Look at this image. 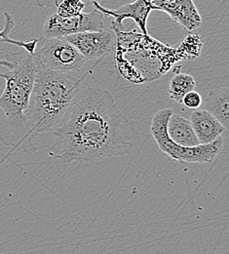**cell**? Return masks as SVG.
<instances>
[{"label": "cell", "mask_w": 229, "mask_h": 254, "mask_svg": "<svg viewBox=\"0 0 229 254\" xmlns=\"http://www.w3.org/2000/svg\"><path fill=\"white\" fill-rule=\"evenodd\" d=\"M69 109L67 120L52 132L61 142V152L50 157L63 163L120 158L139 144L135 124L120 112L109 92L88 87Z\"/></svg>", "instance_id": "1"}, {"label": "cell", "mask_w": 229, "mask_h": 254, "mask_svg": "<svg viewBox=\"0 0 229 254\" xmlns=\"http://www.w3.org/2000/svg\"><path fill=\"white\" fill-rule=\"evenodd\" d=\"M13 67L2 72L5 88L0 96V141L13 149L34 154L36 146L26 119L36 73V58L26 51L8 52Z\"/></svg>", "instance_id": "2"}, {"label": "cell", "mask_w": 229, "mask_h": 254, "mask_svg": "<svg viewBox=\"0 0 229 254\" xmlns=\"http://www.w3.org/2000/svg\"><path fill=\"white\" fill-rule=\"evenodd\" d=\"M81 77L44 66L36 60V73L26 119L33 138L53 132L80 91Z\"/></svg>", "instance_id": "3"}, {"label": "cell", "mask_w": 229, "mask_h": 254, "mask_svg": "<svg viewBox=\"0 0 229 254\" xmlns=\"http://www.w3.org/2000/svg\"><path fill=\"white\" fill-rule=\"evenodd\" d=\"M174 114L171 109L158 111L152 118L150 131L159 149L171 159L180 162L208 163L213 161L224 148L223 136L209 144H199L194 147H182L175 144L168 136L167 125L169 118Z\"/></svg>", "instance_id": "4"}, {"label": "cell", "mask_w": 229, "mask_h": 254, "mask_svg": "<svg viewBox=\"0 0 229 254\" xmlns=\"http://www.w3.org/2000/svg\"><path fill=\"white\" fill-rule=\"evenodd\" d=\"M43 46L34 52L36 60L44 66L60 71H79L86 60L80 52L65 38H45Z\"/></svg>", "instance_id": "5"}, {"label": "cell", "mask_w": 229, "mask_h": 254, "mask_svg": "<svg viewBox=\"0 0 229 254\" xmlns=\"http://www.w3.org/2000/svg\"><path fill=\"white\" fill-rule=\"evenodd\" d=\"M103 16L96 8L90 13L82 12L73 17H61L52 14L43 24L42 35L45 38H63L78 32H99L104 29Z\"/></svg>", "instance_id": "6"}, {"label": "cell", "mask_w": 229, "mask_h": 254, "mask_svg": "<svg viewBox=\"0 0 229 254\" xmlns=\"http://www.w3.org/2000/svg\"><path fill=\"white\" fill-rule=\"evenodd\" d=\"M70 42L86 61L98 60L107 56L117 43V34L111 28L99 32H83L63 37Z\"/></svg>", "instance_id": "7"}, {"label": "cell", "mask_w": 229, "mask_h": 254, "mask_svg": "<svg viewBox=\"0 0 229 254\" xmlns=\"http://www.w3.org/2000/svg\"><path fill=\"white\" fill-rule=\"evenodd\" d=\"M95 8L100 11L105 16H111L114 20L111 23V27L117 30H120L123 27V21L125 19H131L137 27L140 29L142 33L147 35V18L151 11L155 10L154 5L151 3V0H135L132 3H127L115 10H108L102 7L98 1L92 2Z\"/></svg>", "instance_id": "8"}, {"label": "cell", "mask_w": 229, "mask_h": 254, "mask_svg": "<svg viewBox=\"0 0 229 254\" xmlns=\"http://www.w3.org/2000/svg\"><path fill=\"white\" fill-rule=\"evenodd\" d=\"M155 10L163 11L187 32H193L202 24V18L193 0H151Z\"/></svg>", "instance_id": "9"}, {"label": "cell", "mask_w": 229, "mask_h": 254, "mask_svg": "<svg viewBox=\"0 0 229 254\" xmlns=\"http://www.w3.org/2000/svg\"><path fill=\"white\" fill-rule=\"evenodd\" d=\"M189 121L194 129L199 144L212 143L227 131V128L212 114L202 109L194 110Z\"/></svg>", "instance_id": "10"}, {"label": "cell", "mask_w": 229, "mask_h": 254, "mask_svg": "<svg viewBox=\"0 0 229 254\" xmlns=\"http://www.w3.org/2000/svg\"><path fill=\"white\" fill-rule=\"evenodd\" d=\"M212 114L224 127L229 129V90L228 85H221L208 92L200 107Z\"/></svg>", "instance_id": "11"}, {"label": "cell", "mask_w": 229, "mask_h": 254, "mask_svg": "<svg viewBox=\"0 0 229 254\" xmlns=\"http://www.w3.org/2000/svg\"><path fill=\"white\" fill-rule=\"evenodd\" d=\"M167 133L169 138L182 147H194L199 145L196 134L189 120L173 114L168 121Z\"/></svg>", "instance_id": "12"}, {"label": "cell", "mask_w": 229, "mask_h": 254, "mask_svg": "<svg viewBox=\"0 0 229 254\" xmlns=\"http://www.w3.org/2000/svg\"><path fill=\"white\" fill-rule=\"evenodd\" d=\"M196 86L192 75L183 72L176 73L169 83V95L176 103L182 104L183 98L188 92L194 90Z\"/></svg>", "instance_id": "13"}, {"label": "cell", "mask_w": 229, "mask_h": 254, "mask_svg": "<svg viewBox=\"0 0 229 254\" xmlns=\"http://www.w3.org/2000/svg\"><path fill=\"white\" fill-rule=\"evenodd\" d=\"M57 15L61 17L78 16L83 12L86 4L82 0H62L60 3L56 0Z\"/></svg>", "instance_id": "14"}, {"label": "cell", "mask_w": 229, "mask_h": 254, "mask_svg": "<svg viewBox=\"0 0 229 254\" xmlns=\"http://www.w3.org/2000/svg\"><path fill=\"white\" fill-rule=\"evenodd\" d=\"M4 19H5V23H4V28L2 29V31H0V41L4 42V43H10L12 39L9 37V34L11 31L13 30L15 23H14V19L13 16L10 13L5 12L4 13ZM0 65L6 67V68H12L13 67V63L11 61H8L6 59L4 60H0Z\"/></svg>", "instance_id": "15"}, {"label": "cell", "mask_w": 229, "mask_h": 254, "mask_svg": "<svg viewBox=\"0 0 229 254\" xmlns=\"http://www.w3.org/2000/svg\"><path fill=\"white\" fill-rule=\"evenodd\" d=\"M202 100L203 99L201 95L196 91L192 90L184 95V97L183 98L182 104H183L186 108H188L190 110H197V109H200V107L202 105Z\"/></svg>", "instance_id": "16"}, {"label": "cell", "mask_w": 229, "mask_h": 254, "mask_svg": "<svg viewBox=\"0 0 229 254\" xmlns=\"http://www.w3.org/2000/svg\"><path fill=\"white\" fill-rule=\"evenodd\" d=\"M94 1H96V0H91V2H94Z\"/></svg>", "instance_id": "17"}]
</instances>
